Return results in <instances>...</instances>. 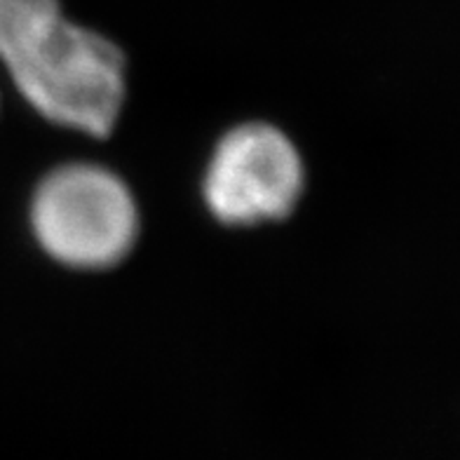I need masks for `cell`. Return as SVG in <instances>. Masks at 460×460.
Returning <instances> with one entry per match:
<instances>
[{
	"mask_svg": "<svg viewBox=\"0 0 460 460\" xmlns=\"http://www.w3.org/2000/svg\"><path fill=\"white\" fill-rule=\"evenodd\" d=\"M29 218L45 254L78 270L118 266L141 228L128 183L94 163H68L48 172L33 190Z\"/></svg>",
	"mask_w": 460,
	"mask_h": 460,
	"instance_id": "obj_2",
	"label": "cell"
},
{
	"mask_svg": "<svg viewBox=\"0 0 460 460\" xmlns=\"http://www.w3.org/2000/svg\"><path fill=\"white\" fill-rule=\"evenodd\" d=\"M0 61L33 111L90 137H109L125 103V55L64 17L59 0H0Z\"/></svg>",
	"mask_w": 460,
	"mask_h": 460,
	"instance_id": "obj_1",
	"label": "cell"
},
{
	"mask_svg": "<svg viewBox=\"0 0 460 460\" xmlns=\"http://www.w3.org/2000/svg\"><path fill=\"white\" fill-rule=\"evenodd\" d=\"M305 186L296 146L268 122H244L218 139L202 179V198L226 226L287 218Z\"/></svg>",
	"mask_w": 460,
	"mask_h": 460,
	"instance_id": "obj_3",
	"label": "cell"
}]
</instances>
